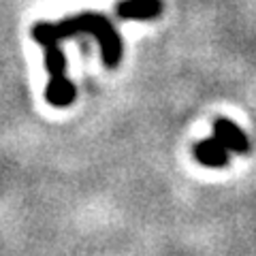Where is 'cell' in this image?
<instances>
[{
	"instance_id": "cell-1",
	"label": "cell",
	"mask_w": 256,
	"mask_h": 256,
	"mask_svg": "<svg viewBox=\"0 0 256 256\" xmlns=\"http://www.w3.org/2000/svg\"><path fill=\"white\" fill-rule=\"evenodd\" d=\"M77 34H90L96 38L100 47V58L109 68H116L122 62V38H120L109 18L100 13H79L75 18H66L58 24L38 22L32 26V38L41 45L47 41L60 43L62 38H70Z\"/></svg>"
},
{
	"instance_id": "cell-2",
	"label": "cell",
	"mask_w": 256,
	"mask_h": 256,
	"mask_svg": "<svg viewBox=\"0 0 256 256\" xmlns=\"http://www.w3.org/2000/svg\"><path fill=\"white\" fill-rule=\"evenodd\" d=\"M43 50H45V70L50 75V82H47L45 88V98L52 107H68L75 100L77 90L66 75V56L60 50L58 41L43 43Z\"/></svg>"
},
{
	"instance_id": "cell-3",
	"label": "cell",
	"mask_w": 256,
	"mask_h": 256,
	"mask_svg": "<svg viewBox=\"0 0 256 256\" xmlns=\"http://www.w3.org/2000/svg\"><path fill=\"white\" fill-rule=\"evenodd\" d=\"M214 137H218L220 143L228 152H237V154H248L250 152V141L248 134L228 118H216L214 120Z\"/></svg>"
},
{
	"instance_id": "cell-4",
	"label": "cell",
	"mask_w": 256,
	"mask_h": 256,
	"mask_svg": "<svg viewBox=\"0 0 256 256\" xmlns=\"http://www.w3.org/2000/svg\"><path fill=\"white\" fill-rule=\"evenodd\" d=\"M162 13V0H120L116 4V15L120 20H154Z\"/></svg>"
},
{
	"instance_id": "cell-5",
	"label": "cell",
	"mask_w": 256,
	"mask_h": 256,
	"mask_svg": "<svg viewBox=\"0 0 256 256\" xmlns=\"http://www.w3.org/2000/svg\"><path fill=\"white\" fill-rule=\"evenodd\" d=\"M192 152H194L196 162H201L203 166L218 169V166H226L228 164V150L222 146L218 137L203 139V141L194 143Z\"/></svg>"
}]
</instances>
